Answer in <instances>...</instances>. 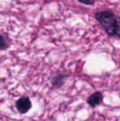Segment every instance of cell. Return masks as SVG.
I'll list each match as a JSON object with an SVG mask.
<instances>
[{"label":"cell","mask_w":120,"mask_h":121,"mask_svg":"<svg viewBox=\"0 0 120 121\" xmlns=\"http://www.w3.org/2000/svg\"><path fill=\"white\" fill-rule=\"evenodd\" d=\"M95 17L102 25L108 35L120 38V17L111 11L98 12Z\"/></svg>","instance_id":"1"},{"label":"cell","mask_w":120,"mask_h":121,"mask_svg":"<svg viewBox=\"0 0 120 121\" xmlns=\"http://www.w3.org/2000/svg\"><path fill=\"white\" fill-rule=\"evenodd\" d=\"M17 109L21 114H25L30 110L31 108V102L28 97H21L17 101Z\"/></svg>","instance_id":"2"},{"label":"cell","mask_w":120,"mask_h":121,"mask_svg":"<svg viewBox=\"0 0 120 121\" xmlns=\"http://www.w3.org/2000/svg\"><path fill=\"white\" fill-rule=\"evenodd\" d=\"M103 100V95L99 91H96V92L93 93L87 99V103L91 105V107H95L101 104Z\"/></svg>","instance_id":"3"},{"label":"cell","mask_w":120,"mask_h":121,"mask_svg":"<svg viewBox=\"0 0 120 121\" xmlns=\"http://www.w3.org/2000/svg\"><path fill=\"white\" fill-rule=\"evenodd\" d=\"M63 80H64V75L62 74H58L55 75L54 77L52 79V84L54 87H60L61 86L63 83Z\"/></svg>","instance_id":"4"},{"label":"cell","mask_w":120,"mask_h":121,"mask_svg":"<svg viewBox=\"0 0 120 121\" xmlns=\"http://www.w3.org/2000/svg\"><path fill=\"white\" fill-rule=\"evenodd\" d=\"M10 46V40L6 35H0V49L5 50Z\"/></svg>","instance_id":"5"},{"label":"cell","mask_w":120,"mask_h":121,"mask_svg":"<svg viewBox=\"0 0 120 121\" xmlns=\"http://www.w3.org/2000/svg\"><path fill=\"white\" fill-rule=\"evenodd\" d=\"M77 1L82 3H84V4H87V5H92L95 3V0H77Z\"/></svg>","instance_id":"6"}]
</instances>
